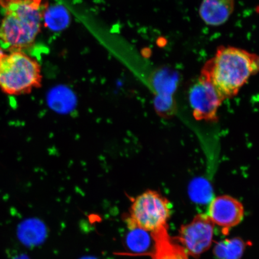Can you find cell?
I'll return each mask as SVG.
<instances>
[{
  "label": "cell",
  "mask_w": 259,
  "mask_h": 259,
  "mask_svg": "<svg viewBox=\"0 0 259 259\" xmlns=\"http://www.w3.org/2000/svg\"><path fill=\"white\" fill-rule=\"evenodd\" d=\"M15 259H30L29 258L27 255H21L20 256H19L17 258H16Z\"/></svg>",
  "instance_id": "13"
},
{
  "label": "cell",
  "mask_w": 259,
  "mask_h": 259,
  "mask_svg": "<svg viewBox=\"0 0 259 259\" xmlns=\"http://www.w3.org/2000/svg\"><path fill=\"white\" fill-rule=\"evenodd\" d=\"M193 115L197 120L215 121L223 100L209 83L199 77L190 92Z\"/></svg>",
  "instance_id": "6"
},
{
  "label": "cell",
  "mask_w": 259,
  "mask_h": 259,
  "mask_svg": "<svg viewBox=\"0 0 259 259\" xmlns=\"http://www.w3.org/2000/svg\"><path fill=\"white\" fill-rule=\"evenodd\" d=\"M249 245L241 238L226 239L217 243L213 252L218 259H241Z\"/></svg>",
  "instance_id": "11"
},
{
  "label": "cell",
  "mask_w": 259,
  "mask_h": 259,
  "mask_svg": "<svg viewBox=\"0 0 259 259\" xmlns=\"http://www.w3.org/2000/svg\"><path fill=\"white\" fill-rule=\"evenodd\" d=\"M258 69L257 54L241 48L221 46L204 65L199 77L209 83L225 100L237 95Z\"/></svg>",
  "instance_id": "1"
},
{
  "label": "cell",
  "mask_w": 259,
  "mask_h": 259,
  "mask_svg": "<svg viewBox=\"0 0 259 259\" xmlns=\"http://www.w3.org/2000/svg\"><path fill=\"white\" fill-rule=\"evenodd\" d=\"M206 215L214 224L222 228L225 235L230 230L238 225L244 216L242 203L231 196L215 197L210 202Z\"/></svg>",
  "instance_id": "7"
},
{
  "label": "cell",
  "mask_w": 259,
  "mask_h": 259,
  "mask_svg": "<svg viewBox=\"0 0 259 259\" xmlns=\"http://www.w3.org/2000/svg\"><path fill=\"white\" fill-rule=\"evenodd\" d=\"M2 51L1 49H0V53H1Z\"/></svg>",
  "instance_id": "15"
},
{
  "label": "cell",
  "mask_w": 259,
  "mask_h": 259,
  "mask_svg": "<svg viewBox=\"0 0 259 259\" xmlns=\"http://www.w3.org/2000/svg\"><path fill=\"white\" fill-rule=\"evenodd\" d=\"M235 6V0H203L199 15L206 24L217 27L228 21Z\"/></svg>",
  "instance_id": "9"
},
{
  "label": "cell",
  "mask_w": 259,
  "mask_h": 259,
  "mask_svg": "<svg viewBox=\"0 0 259 259\" xmlns=\"http://www.w3.org/2000/svg\"><path fill=\"white\" fill-rule=\"evenodd\" d=\"M166 226L151 233L153 249L150 255L152 259H189L182 245L171 237Z\"/></svg>",
  "instance_id": "8"
},
{
  "label": "cell",
  "mask_w": 259,
  "mask_h": 259,
  "mask_svg": "<svg viewBox=\"0 0 259 259\" xmlns=\"http://www.w3.org/2000/svg\"><path fill=\"white\" fill-rule=\"evenodd\" d=\"M39 64L23 52L0 53V89L9 95L28 94L41 86Z\"/></svg>",
  "instance_id": "3"
},
{
  "label": "cell",
  "mask_w": 259,
  "mask_h": 259,
  "mask_svg": "<svg viewBox=\"0 0 259 259\" xmlns=\"http://www.w3.org/2000/svg\"><path fill=\"white\" fill-rule=\"evenodd\" d=\"M150 232L139 229H130L125 238L127 247L135 252H144L147 250L150 244L151 236Z\"/></svg>",
  "instance_id": "12"
},
{
  "label": "cell",
  "mask_w": 259,
  "mask_h": 259,
  "mask_svg": "<svg viewBox=\"0 0 259 259\" xmlns=\"http://www.w3.org/2000/svg\"><path fill=\"white\" fill-rule=\"evenodd\" d=\"M0 48L20 51L30 48L40 31L47 0H0Z\"/></svg>",
  "instance_id": "2"
},
{
  "label": "cell",
  "mask_w": 259,
  "mask_h": 259,
  "mask_svg": "<svg viewBox=\"0 0 259 259\" xmlns=\"http://www.w3.org/2000/svg\"><path fill=\"white\" fill-rule=\"evenodd\" d=\"M214 228L208 215L200 213L181 226L178 235L174 238L183 246L189 256L199 258L211 247Z\"/></svg>",
  "instance_id": "5"
},
{
  "label": "cell",
  "mask_w": 259,
  "mask_h": 259,
  "mask_svg": "<svg viewBox=\"0 0 259 259\" xmlns=\"http://www.w3.org/2000/svg\"><path fill=\"white\" fill-rule=\"evenodd\" d=\"M80 259H98V258H97L95 257H93V256H85V257L81 258Z\"/></svg>",
  "instance_id": "14"
},
{
  "label": "cell",
  "mask_w": 259,
  "mask_h": 259,
  "mask_svg": "<svg viewBox=\"0 0 259 259\" xmlns=\"http://www.w3.org/2000/svg\"><path fill=\"white\" fill-rule=\"evenodd\" d=\"M170 214L169 200L159 192L148 190L135 199L125 221L129 229H142L151 234L167 226Z\"/></svg>",
  "instance_id": "4"
},
{
  "label": "cell",
  "mask_w": 259,
  "mask_h": 259,
  "mask_svg": "<svg viewBox=\"0 0 259 259\" xmlns=\"http://www.w3.org/2000/svg\"><path fill=\"white\" fill-rule=\"evenodd\" d=\"M18 235L24 244L33 247L44 242L47 236V229L40 220L28 219L19 225Z\"/></svg>",
  "instance_id": "10"
}]
</instances>
